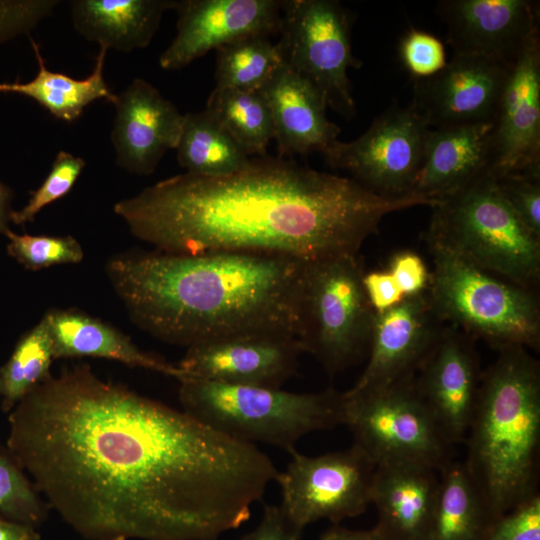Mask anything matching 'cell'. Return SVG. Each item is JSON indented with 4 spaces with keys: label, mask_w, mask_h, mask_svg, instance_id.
<instances>
[{
    "label": "cell",
    "mask_w": 540,
    "mask_h": 540,
    "mask_svg": "<svg viewBox=\"0 0 540 540\" xmlns=\"http://www.w3.org/2000/svg\"><path fill=\"white\" fill-rule=\"evenodd\" d=\"M352 13L334 0H286L281 38L283 64L309 81L327 107L344 118L356 114L348 69H359L353 55Z\"/></svg>",
    "instance_id": "obj_10"
},
{
    "label": "cell",
    "mask_w": 540,
    "mask_h": 540,
    "mask_svg": "<svg viewBox=\"0 0 540 540\" xmlns=\"http://www.w3.org/2000/svg\"><path fill=\"white\" fill-rule=\"evenodd\" d=\"M367 299L375 313L386 311L404 298L388 270L364 272L362 277Z\"/></svg>",
    "instance_id": "obj_40"
},
{
    "label": "cell",
    "mask_w": 540,
    "mask_h": 540,
    "mask_svg": "<svg viewBox=\"0 0 540 540\" xmlns=\"http://www.w3.org/2000/svg\"><path fill=\"white\" fill-rule=\"evenodd\" d=\"M58 0H0V46L29 34L53 13Z\"/></svg>",
    "instance_id": "obj_37"
},
{
    "label": "cell",
    "mask_w": 540,
    "mask_h": 540,
    "mask_svg": "<svg viewBox=\"0 0 540 540\" xmlns=\"http://www.w3.org/2000/svg\"><path fill=\"white\" fill-rule=\"evenodd\" d=\"M427 291L405 296L394 307L375 313L368 363L348 393L383 388L416 375L444 326Z\"/></svg>",
    "instance_id": "obj_16"
},
{
    "label": "cell",
    "mask_w": 540,
    "mask_h": 540,
    "mask_svg": "<svg viewBox=\"0 0 540 540\" xmlns=\"http://www.w3.org/2000/svg\"><path fill=\"white\" fill-rule=\"evenodd\" d=\"M33 526L0 518V540H40Z\"/></svg>",
    "instance_id": "obj_43"
},
{
    "label": "cell",
    "mask_w": 540,
    "mask_h": 540,
    "mask_svg": "<svg viewBox=\"0 0 540 540\" xmlns=\"http://www.w3.org/2000/svg\"><path fill=\"white\" fill-rule=\"evenodd\" d=\"M511 65L453 54L435 75L414 80L411 105L431 128L494 122Z\"/></svg>",
    "instance_id": "obj_14"
},
{
    "label": "cell",
    "mask_w": 540,
    "mask_h": 540,
    "mask_svg": "<svg viewBox=\"0 0 540 540\" xmlns=\"http://www.w3.org/2000/svg\"><path fill=\"white\" fill-rule=\"evenodd\" d=\"M176 151L177 161L186 173L208 177L240 171L253 158L206 109L184 114Z\"/></svg>",
    "instance_id": "obj_28"
},
{
    "label": "cell",
    "mask_w": 540,
    "mask_h": 540,
    "mask_svg": "<svg viewBox=\"0 0 540 540\" xmlns=\"http://www.w3.org/2000/svg\"><path fill=\"white\" fill-rule=\"evenodd\" d=\"M398 56L413 80L429 78L447 64L443 43L435 35L415 28L401 37Z\"/></svg>",
    "instance_id": "obj_35"
},
{
    "label": "cell",
    "mask_w": 540,
    "mask_h": 540,
    "mask_svg": "<svg viewBox=\"0 0 540 540\" xmlns=\"http://www.w3.org/2000/svg\"><path fill=\"white\" fill-rule=\"evenodd\" d=\"M182 410L203 424L249 444L296 450L305 435L345 422L344 392L293 393L281 388L179 380ZM255 445V444H254Z\"/></svg>",
    "instance_id": "obj_5"
},
{
    "label": "cell",
    "mask_w": 540,
    "mask_h": 540,
    "mask_svg": "<svg viewBox=\"0 0 540 540\" xmlns=\"http://www.w3.org/2000/svg\"><path fill=\"white\" fill-rule=\"evenodd\" d=\"M493 178L540 176V37L512 65L493 129Z\"/></svg>",
    "instance_id": "obj_18"
},
{
    "label": "cell",
    "mask_w": 540,
    "mask_h": 540,
    "mask_svg": "<svg viewBox=\"0 0 540 540\" xmlns=\"http://www.w3.org/2000/svg\"><path fill=\"white\" fill-rule=\"evenodd\" d=\"M344 397L353 445L376 466L416 464L439 472L453 460L454 446L422 400L415 375Z\"/></svg>",
    "instance_id": "obj_9"
},
{
    "label": "cell",
    "mask_w": 540,
    "mask_h": 540,
    "mask_svg": "<svg viewBox=\"0 0 540 540\" xmlns=\"http://www.w3.org/2000/svg\"><path fill=\"white\" fill-rule=\"evenodd\" d=\"M290 454L275 481L282 493L280 508L296 529L322 519L336 524L371 504L376 465L355 445L318 456Z\"/></svg>",
    "instance_id": "obj_11"
},
{
    "label": "cell",
    "mask_w": 540,
    "mask_h": 540,
    "mask_svg": "<svg viewBox=\"0 0 540 540\" xmlns=\"http://www.w3.org/2000/svg\"><path fill=\"white\" fill-rule=\"evenodd\" d=\"M7 448L86 540H216L278 470L254 444L183 410L65 367L9 412Z\"/></svg>",
    "instance_id": "obj_1"
},
{
    "label": "cell",
    "mask_w": 540,
    "mask_h": 540,
    "mask_svg": "<svg viewBox=\"0 0 540 540\" xmlns=\"http://www.w3.org/2000/svg\"><path fill=\"white\" fill-rule=\"evenodd\" d=\"M13 199V189L0 181V235H5L10 229L9 224L14 211L12 208Z\"/></svg>",
    "instance_id": "obj_44"
},
{
    "label": "cell",
    "mask_w": 540,
    "mask_h": 540,
    "mask_svg": "<svg viewBox=\"0 0 540 540\" xmlns=\"http://www.w3.org/2000/svg\"><path fill=\"white\" fill-rule=\"evenodd\" d=\"M112 104L111 142L116 165L131 174H152L164 154L176 149L184 114L142 78H135L116 94Z\"/></svg>",
    "instance_id": "obj_20"
},
{
    "label": "cell",
    "mask_w": 540,
    "mask_h": 540,
    "mask_svg": "<svg viewBox=\"0 0 540 540\" xmlns=\"http://www.w3.org/2000/svg\"><path fill=\"white\" fill-rule=\"evenodd\" d=\"M320 540H388L374 527L371 530H350L341 526H333L326 530Z\"/></svg>",
    "instance_id": "obj_42"
},
{
    "label": "cell",
    "mask_w": 540,
    "mask_h": 540,
    "mask_svg": "<svg viewBox=\"0 0 540 540\" xmlns=\"http://www.w3.org/2000/svg\"><path fill=\"white\" fill-rule=\"evenodd\" d=\"M7 253L27 270L38 271L55 265L77 264L84 251L76 238L70 235L18 234L9 229Z\"/></svg>",
    "instance_id": "obj_33"
},
{
    "label": "cell",
    "mask_w": 540,
    "mask_h": 540,
    "mask_svg": "<svg viewBox=\"0 0 540 540\" xmlns=\"http://www.w3.org/2000/svg\"><path fill=\"white\" fill-rule=\"evenodd\" d=\"M302 353L293 335L243 333L192 345L177 365L183 378L281 388L296 374Z\"/></svg>",
    "instance_id": "obj_13"
},
{
    "label": "cell",
    "mask_w": 540,
    "mask_h": 540,
    "mask_svg": "<svg viewBox=\"0 0 540 540\" xmlns=\"http://www.w3.org/2000/svg\"><path fill=\"white\" fill-rule=\"evenodd\" d=\"M72 23L99 47L129 53L147 47L175 0H72Z\"/></svg>",
    "instance_id": "obj_25"
},
{
    "label": "cell",
    "mask_w": 540,
    "mask_h": 540,
    "mask_svg": "<svg viewBox=\"0 0 540 540\" xmlns=\"http://www.w3.org/2000/svg\"><path fill=\"white\" fill-rule=\"evenodd\" d=\"M205 109L248 156L266 155L274 130L270 110L259 91L214 88Z\"/></svg>",
    "instance_id": "obj_29"
},
{
    "label": "cell",
    "mask_w": 540,
    "mask_h": 540,
    "mask_svg": "<svg viewBox=\"0 0 540 540\" xmlns=\"http://www.w3.org/2000/svg\"><path fill=\"white\" fill-rule=\"evenodd\" d=\"M283 3L280 0H175L177 33L160 55V67L181 69L234 40L279 33Z\"/></svg>",
    "instance_id": "obj_15"
},
{
    "label": "cell",
    "mask_w": 540,
    "mask_h": 540,
    "mask_svg": "<svg viewBox=\"0 0 540 540\" xmlns=\"http://www.w3.org/2000/svg\"><path fill=\"white\" fill-rule=\"evenodd\" d=\"M38 64V72L28 82H0V93H13L31 98L57 119L77 120L91 103L105 99L113 103L116 94L104 78V64L108 49L100 46L91 74L84 79L50 71L41 54L39 44L30 38Z\"/></svg>",
    "instance_id": "obj_26"
},
{
    "label": "cell",
    "mask_w": 540,
    "mask_h": 540,
    "mask_svg": "<svg viewBox=\"0 0 540 540\" xmlns=\"http://www.w3.org/2000/svg\"><path fill=\"white\" fill-rule=\"evenodd\" d=\"M435 199L385 197L352 178L261 156L235 173H183L114 204L138 239L172 254L253 252L315 260L358 254L388 214Z\"/></svg>",
    "instance_id": "obj_2"
},
{
    "label": "cell",
    "mask_w": 540,
    "mask_h": 540,
    "mask_svg": "<svg viewBox=\"0 0 540 540\" xmlns=\"http://www.w3.org/2000/svg\"><path fill=\"white\" fill-rule=\"evenodd\" d=\"M271 113L278 157L323 153L340 128L326 115L321 93L286 65L259 90Z\"/></svg>",
    "instance_id": "obj_21"
},
{
    "label": "cell",
    "mask_w": 540,
    "mask_h": 540,
    "mask_svg": "<svg viewBox=\"0 0 540 540\" xmlns=\"http://www.w3.org/2000/svg\"><path fill=\"white\" fill-rule=\"evenodd\" d=\"M55 359L94 357L114 360L176 378L183 371L136 346L119 329L77 308H52L44 316Z\"/></svg>",
    "instance_id": "obj_24"
},
{
    "label": "cell",
    "mask_w": 540,
    "mask_h": 540,
    "mask_svg": "<svg viewBox=\"0 0 540 540\" xmlns=\"http://www.w3.org/2000/svg\"><path fill=\"white\" fill-rule=\"evenodd\" d=\"M85 165L81 157L64 150L59 151L46 178L31 192L28 202L20 210L13 211L11 223L25 225L32 222L44 207L68 194Z\"/></svg>",
    "instance_id": "obj_34"
},
{
    "label": "cell",
    "mask_w": 540,
    "mask_h": 540,
    "mask_svg": "<svg viewBox=\"0 0 540 540\" xmlns=\"http://www.w3.org/2000/svg\"><path fill=\"white\" fill-rule=\"evenodd\" d=\"M483 540H540V494L495 519Z\"/></svg>",
    "instance_id": "obj_38"
},
{
    "label": "cell",
    "mask_w": 540,
    "mask_h": 540,
    "mask_svg": "<svg viewBox=\"0 0 540 540\" xmlns=\"http://www.w3.org/2000/svg\"><path fill=\"white\" fill-rule=\"evenodd\" d=\"M433 261L427 294L438 318L498 351L540 348L538 290L486 271L425 239Z\"/></svg>",
    "instance_id": "obj_6"
},
{
    "label": "cell",
    "mask_w": 540,
    "mask_h": 540,
    "mask_svg": "<svg viewBox=\"0 0 540 540\" xmlns=\"http://www.w3.org/2000/svg\"><path fill=\"white\" fill-rule=\"evenodd\" d=\"M302 531L285 517L280 506L265 505L260 522L240 540H300Z\"/></svg>",
    "instance_id": "obj_41"
},
{
    "label": "cell",
    "mask_w": 540,
    "mask_h": 540,
    "mask_svg": "<svg viewBox=\"0 0 540 540\" xmlns=\"http://www.w3.org/2000/svg\"><path fill=\"white\" fill-rule=\"evenodd\" d=\"M437 14L453 54L513 65L539 34V4L530 0H442Z\"/></svg>",
    "instance_id": "obj_19"
},
{
    "label": "cell",
    "mask_w": 540,
    "mask_h": 540,
    "mask_svg": "<svg viewBox=\"0 0 540 540\" xmlns=\"http://www.w3.org/2000/svg\"><path fill=\"white\" fill-rule=\"evenodd\" d=\"M493 129L494 122L430 129L411 193L439 199L489 173Z\"/></svg>",
    "instance_id": "obj_22"
},
{
    "label": "cell",
    "mask_w": 540,
    "mask_h": 540,
    "mask_svg": "<svg viewBox=\"0 0 540 540\" xmlns=\"http://www.w3.org/2000/svg\"><path fill=\"white\" fill-rule=\"evenodd\" d=\"M430 129L411 104H394L360 137L336 140L322 154L329 167L349 172L367 190L402 197L412 194Z\"/></svg>",
    "instance_id": "obj_12"
},
{
    "label": "cell",
    "mask_w": 540,
    "mask_h": 540,
    "mask_svg": "<svg viewBox=\"0 0 540 540\" xmlns=\"http://www.w3.org/2000/svg\"><path fill=\"white\" fill-rule=\"evenodd\" d=\"M438 485V471L426 466H376L371 493L379 516L375 527L388 540H425Z\"/></svg>",
    "instance_id": "obj_23"
},
{
    "label": "cell",
    "mask_w": 540,
    "mask_h": 540,
    "mask_svg": "<svg viewBox=\"0 0 540 540\" xmlns=\"http://www.w3.org/2000/svg\"><path fill=\"white\" fill-rule=\"evenodd\" d=\"M494 180L500 194L524 225L540 237V176L510 174Z\"/></svg>",
    "instance_id": "obj_36"
},
{
    "label": "cell",
    "mask_w": 540,
    "mask_h": 540,
    "mask_svg": "<svg viewBox=\"0 0 540 540\" xmlns=\"http://www.w3.org/2000/svg\"><path fill=\"white\" fill-rule=\"evenodd\" d=\"M439 485L425 540H483L493 522L463 462L439 472Z\"/></svg>",
    "instance_id": "obj_27"
},
{
    "label": "cell",
    "mask_w": 540,
    "mask_h": 540,
    "mask_svg": "<svg viewBox=\"0 0 540 540\" xmlns=\"http://www.w3.org/2000/svg\"><path fill=\"white\" fill-rule=\"evenodd\" d=\"M55 360L44 317L17 341L8 360L0 367V405L11 412L31 391L52 374Z\"/></svg>",
    "instance_id": "obj_30"
},
{
    "label": "cell",
    "mask_w": 540,
    "mask_h": 540,
    "mask_svg": "<svg viewBox=\"0 0 540 540\" xmlns=\"http://www.w3.org/2000/svg\"><path fill=\"white\" fill-rule=\"evenodd\" d=\"M305 260L253 252L130 250L106 273L130 319L172 345L243 333L297 338Z\"/></svg>",
    "instance_id": "obj_3"
},
{
    "label": "cell",
    "mask_w": 540,
    "mask_h": 540,
    "mask_svg": "<svg viewBox=\"0 0 540 540\" xmlns=\"http://www.w3.org/2000/svg\"><path fill=\"white\" fill-rule=\"evenodd\" d=\"M358 254L305 261L297 339L331 376L368 355L374 310Z\"/></svg>",
    "instance_id": "obj_8"
},
{
    "label": "cell",
    "mask_w": 540,
    "mask_h": 540,
    "mask_svg": "<svg viewBox=\"0 0 540 540\" xmlns=\"http://www.w3.org/2000/svg\"><path fill=\"white\" fill-rule=\"evenodd\" d=\"M49 510L14 455L0 445V518L37 528Z\"/></svg>",
    "instance_id": "obj_32"
},
{
    "label": "cell",
    "mask_w": 540,
    "mask_h": 540,
    "mask_svg": "<svg viewBox=\"0 0 540 540\" xmlns=\"http://www.w3.org/2000/svg\"><path fill=\"white\" fill-rule=\"evenodd\" d=\"M431 208L425 239L519 286L538 289L540 237L512 210L489 173Z\"/></svg>",
    "instance_id": "obj_7"
},
{
    "label": "cell",
    "mask_w": 540,
    "mask_h": 540,
    "mask_svg": "<svg viewBox=\"0 0 540 540\" xmlns=\"http://www.w3.org/2000/svg\"><path fill=\"white\" fill-rule=\"evenodd\" d=\"M215 88L259 91L283 65L278 44L249 35L216 49Z\"/></svg>",
    "instance_id": "obj_31"
},
{
    "label": "cell",
    "mask_w": 540,
    "mask_h": 540,
    "mask_svg": "<svg viewBox=\"0 0 540 540\" xmlns=\"http://www.w3.org/2000/svg\"><path fill=\"white\" fill-rule=\"evenodd\" d=\"M473 339L444 327L415 375L422 400L453 446L465 442L483 373Z\"/></svg>",
    "instance_id": "obj_17"
},
{
    "label": "cell",
    "mask_w": 540,
    "mask_h": 540,
    "mask_svg": "<svg viewBox=\"0 0 540 540\" xmlns=\"http://www.w3.org/2000/svg\"><path fill=\"white\" fill-rule=\"evenodd\" d=\"M388 271L404 297L427 291L430 271L417 253L410 250L395 253Z\"/></svg>",
    "instance_id": "obj_39"
},
{
    "label": "cell",
    "mask_w": 540,
    "mask_h": 540,
    "mask_svg": "<svg viewBox=\"0 0 540 540\" xmlns=\"http://www.w3.org/2000/svg\"><path fill=\"white\" fill-rule=\"evenodd\" d=\"M463 462L494 521L538 494L540 364L527 349L499 350L482 373Z\"/></svg>",
    "instance_id": "obj_4"
}]
</instances>
